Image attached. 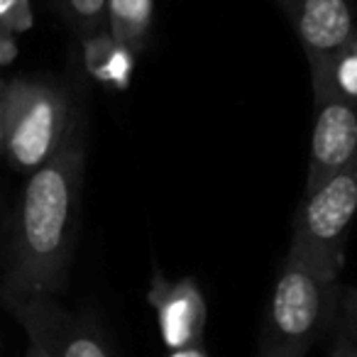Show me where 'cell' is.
Returning a JSON list of instances; mask_svg holds the SVG:
<instances>
[{"instance_id":"1","label":"cell","mask_w":357,"mask_h":357,"mask_svg":"<svg viewBox=\"0 0 357 357\" xmlns=\"http://www.w3.org/2000/svg\"><path fill=\"white\" fill-rule=\"evenodd\" d=\"M86 172V128L76 120L61 149L30 174L13 223L0 301L59 296L69 284Z\"/></svg>"},{"instance_id":"2","label":"cell","mask_w":357,"mask_h":357,"mask_svg":"<svg viewBox=\"0 0 357 357\" xmlns=\"http://www.w3.org/2000/svg\"><path fill=\"white\" fill-rule=\"evenodd\" d=\"M337 296L340 279L326 277L289 250L264 311L257 357H306L333 331Z\"/></svg>"},{"instance_id":"3","label":"cell","mask_w":357,"mask_h":357,"mask_svg":"<svg viewBox=\"0 0 357 357\" xmlns=\"http://www.w3.org/2000/svg\"><path fill=\"white\" fill-rule=\"evenodd\" d=\"M81 113L52 79L13 76L6 89V157L17 174H35L66 142Z\"/></svg>"},{"instance_id":"4","label":"cell","mask_w":357,"mask_h":357,"mask_svg":"<svg viewBox=\"0 0 357 357\" xmlns=\"http://www.w3.org/2000/svg\"><path fill=\"white\" fill-rule=\"evenodd\" d=\"M357 215V159L303 194L289 250L331 279H340L345 240Z\"/></svg>"},{"instance_id":"5","label":"cell","mask_w":357,"mask_h":357,"mask_svg":"<svg viewBox=\"0 0 357 357\" xmlns=\"http://www.w3.org/2000/svg\"><path fill=\"white\" fill-rule=\"evenodd\" d=\"M6 308L25 328L27 340L45 345L54 357H115L98 323L66 311L56 296H30Z\"/></svg>"},{"instance_id":"6","label":"cell","mask_w":357,"mask_h":357,"mask_svg":"<svg viewBox=\"0 0 357 357\" xmlns=\"http://www.w3.org/2000/svg\"><path fill=\"white\" fill-rule=\"evenodd\" d=\"M313 96H316V123H313L306 191H313L326 178L357 159V103L340 96L323 81L313 84Z\"/></svg>"},{"instance_id":"7","label":"cell","mask_w":357,"mask_h":357,"mask_svg":"<svg viewBox=\"0 0 357 357\" xmlns=\"http://www.w3.org/2000/svg\"><path fill=\"white\" fill-rule=\"evenodd\" d=\"M291 22L311 76L321 74L357 32V0H274Z\"/></svg>"},{"instance_id":"8","label":"cell","mask_w":357,"mask_h":357,"mask_svg":"<svg viewBox=\"0 0 357 357\" xmlns=\"http://www.w3.org/2000/svg\"><path fill=\"white\" fill-rule=\"evenodd\" d=\"M147 301L157 316L162 342L172 350L204 345L206 333V298L194 277L167 279L162 272L152 274Z\"/></svg>"},{"instance_id":"9","label":"cell","mask_w":357,"mask_h":357,"mask_svg":"<svg viewBox=\"0 0 357 357\" xmlns=\"http://www.w3.org/2000/svg\"><path fill=\"white\" fill-rule=\"evenodd\" d=\"M137 54L113 40L108 30L93 32L84 37V66L86 74L98 84L115 91H125L130 86V76L135 69Z\"/></svg>"},{"instance_id":"10","label":"cell","mask_w":357,"mask_h":357,"mask_svg":"<svg viewBox=\"0 0 357 357\" xmlns=\"http://www.w3.org/2000/svg\"><path fill=\"white\" fill-rule=\"evenodd\" d=\"M154 25V0H105V30L115 42L142 54Z\"/></svg>"},{"instance_id":"11","label":"cell","mask_w":357,"mask_h":357,"mask_svg":"<svg viewBox=\"0 0 357 357\" xmlns=\"http://www.w3.org/2000/svg\"><path fill=\"white\" fill-rule=\"evenodd\" d=\"M318 81L357 103V32L340 47V52L333 56L331 64L321 74L311 76V84H318Z\"/></svg>"},{"instance_id":"12","label":"cell","mask_w":357,"mask_h":357,"mask_svg":"<svg viewBox=\"0 0 357 357\" xmlns=\"http://www.w3.org/2000/svg\"><path fill=\"white\" fill-rule=\"evenodd\" d=\"M59 8L81 40L105 30V0H59Z\"/></svg>"},{"instance_id":"13","label":"cell","mask_w":357,"mask_h":357,"mask_svg":"<svg viewBox=\"0 0 357 357\" xmlns=\"http://www.w3.org/2000/svg\"><path fill=\"white\" fill-rule=\"evenodd\" d=\"M32 27L30 0H0V40L17 37Z\"/></svg>"},{"instance_id":"14","label":"cell","mask_w":357,"mask_h":357,"mask_svg":"<svg viewBox=\"0 0 357 357\" xmlns=\"http://www.w3.org/2000/svg\"><path fill=\"white\" fill-rule=\"evenodd\" d=\"M333 326L342 328L345 333H350L357 342V289H342L337 296V313Z\"/></svg>"},{"instance_id":"15","label":"cell","mask_w":357,"mask_h":357,"mask_svg":"<svg viewBox=\"0 0 357 357\" xmlns=\"http://www.w3.org/2000/svg\"><path fill=\"white\" fill-rule=\"evenodd\" d=\"M328 357H357V342L350 333H345L342 328L333 326V342Z\"/></svg>"},{"instance_id":"16","label":"cell","mask_w":357,"mask_h":357,"mask_svg":"<svg viewBox=\"0 0 357 357\" xmlns=\"http://www.w3.org/2000/svg\"><path fill=\"white\" fill-rule=\"evenodd\" d=\"M6 89L8 81L0 76V159L6 157Z\"/></svg>"},{"instance_id":"17","label":"cell","mask_w":357,"mask_h":357,"mask_svg":"<svg viewBox=\"0 0 357 357\" xmlns=\"http://www.w3.org/2000/svg\"><path fill=\"white\" fill-rule=\"evenodd\" d=\"M169 357H208L204 345H194V347H184V350H172Z\"/></svg>"},{"instance_id":"18","label":"cell","mask_w":357,"mask_h":357,"mask_svg":"<svg viewBox=\"0 0 357 357\" xmlns=\"http://www.w3.org/2000/svg\"><path fill=\"white\" fill-rule=\"evenodd\" d=\"M25 357H54L50 350H47L45 345H40V342H35V340H30L27 342V352H25Z\"/></svg>"}]
</instances>
